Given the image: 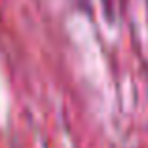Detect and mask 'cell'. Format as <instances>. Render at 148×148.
<instances>
[]
</instances>
